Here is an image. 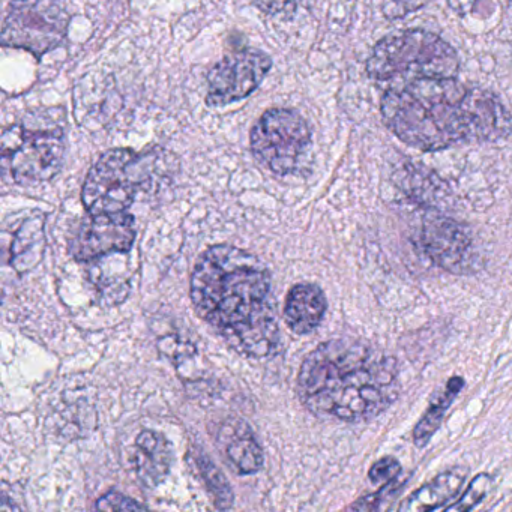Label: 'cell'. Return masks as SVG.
<instances>
[{
	"mask_svg": "<svg viewBox=\"0 0 512 512\" xmlns=\"http://www.w3.org/2000/svg\"><path fill=\"white\" fill-rule=\"evenodd\" d=\"M326 310L325 292L317 284L299 283L287 293L284 320L295 334L308 335L319 328Z\"/></svg>",
	"mask_w": 512,
	"mask_h": 512,
	"instance_id": "cell-14",
	"label": "cell"
},
{
	"mask_svg": "<svg viewBox=\"0 0 512 512\" xmlns=\"http://www.w3.org/2000/svg\"><path fill=\"white\" fill-rule=\"evenodd\" d=\"M70 13L64 0H13L2 29V46L22 49L37 59L58 49L67 35Z\"/></svg>",
	"mask_w": 512,
	"mask_h": 512,
	"instance_id": "cell-7",
	"label": "cell"
},
{
	"mask_svg": "<svg viewBox=\"0 0 512 512\" xmlns=\"http://www.w3.org/2000/svg\"><path fill=\"white\" fill-rule=\"evenodd\" d=\"M194 310L236 353L268 359L281 335L272 298V278L259 257L235 245L208 248L190 280Z\"/></svg>",
	"mask_w": 512,
	"mask_h": 512,
	"instance_id": "cell-1",
	"label": "cell"
},
{
	"mask_svg": "<svg viewBox=\"0 0 512 512\" xmlns=\"http://www.w3.org/2000/svg\"><path fill=\"white\" fill-rule=\"evenodd\" d=\"M133 463L139 481L145 487H157L166 479L172 467V445L163 434L143 430L134 445Z\"/></svg>",
	"mask_w": 512,
	"mask_h": 512,
	"instance_id": "cell-12",
	"label": "cell"
},
{
	"mask_svg": "<svg viewBox=\"0 0 512 512\" xmlns=\"http://www.w3.org/2000/svg\"><path fill=\"white\" fill-rule=\"evenodd\" d=\"M478 4V0H448L449 7L460 14V16H466V14L472 13L475 5Z\"/></svg>",
	"mask_w": 512,
	"mask_h": 512,
	"instance_id": "cell-23",
	"label": "cell"
},
{
	"mask_svg": "<svg viewBox=\"0 0 512 512\" xmlns=\"http://www.w3.org/2000/svg\"><path fill=\"white\" fill-rule=\"evenodd\" d=\"M298 395L319 418L370 421L400 397L397 361L358 338H334L317 346L302 362Z\"/></svg>",
	"mask_w": 512,
	"mask_h": 512,
	"instance_id": "cell-3",
	"label": "cell"
},
{
	"mask_svg": "<svg viewBox=\"0 0 512 512\" xmlns=\"http://www.w3.org/2000/svg\"><path fill=\"white\" fill-rule=\"evenodd\" d=\"M406 481L407 479L403 478V476H397V478L385 482V485L379 488L376 493L361 497V499L356 500V502L347 509H350V511H377V509L382 508L385 503H388L389 500L397 496L398 491L406 484Z\"/></svg>",
	"mask_w": 512,
	"mask_h": 512,
	"instance_id": "cell-19",
	"label": "cell"
},
{
	"mask_svg": "<svg viewBox=\"0 0 512 512\" xmlns=\"http://www.w3.org/2000/svg\"><path fill=\"white\" fill-rule=\"evenodd\" d=\"M299 0H256L257 7L271 16L286 14L298 5Z\"/></svg>",
	"mask_w": 512,
	"mask_h": 512,
	"instance_id": "cell-22",
	"label": "cell"
},
{
	"mask_svg": "<svg viewBox=\"0 0 512 512\" xmlns=\"http://www.w3.org/2000/svg\"><path fill=\"white\" fill-rule=\"evenodd\" d=\"M136 241L134 217L128 214L89 215L70 242V254L91 262L107 254L128 253Z\"/></svg>",
	"mask_w": 512,
	"mask_h": 512,
	"instance_id": "cell-11",
	"label": "cell"
},
{
	"mask_svg": "<svg viewBox=\"0 0 512 512\" xmlns=\"http://www.w3.org/2000/svg\"><path fill=\"white\" fill-rule=\"evenodd\" d=\"M218 442L224 457L238 475H253L265 463L263 449L251 428L242 421H227L220 428Z\"/></svg>",
	"mask_w": 512,
	"mask_h": 512,
	"instance_id": "cell-13",
	"label": "cell"
},
{
	"mask_svg": "<svg viewBox=\"0 0 512 512\" xmlns=\"http://www.w3.org/2000/svg\"><path fill=\"white\" fill-rule=\"evenodd\" d=\"M401 472H403V467H401L400 461L388 455V457L380 458L371 466L368 476L374 484H383V482L397 478L401 475Z\"/></svg>",
	"mask_w": 512,
	"mask_h": 512,
	"instance_id": "cell-21",
	"label": "cell"
},
{
	"mask_svg": "<svg viewBox=\"0 0 512 512\" xmlns=\"http://www.w3.org/2000/svg\"><path fill=\"white\" fill-rule=\"evenodd\" d=\"M386 127L406 145L436 152L464 143H494L512 131L496 95L448 79H418L389 88L380 103Z\"/></svg>",
	"mask_w": 512,
	"mask_h": 512,
	"instance_id": "cell-2",
	"label": "cell"
},
{
	"mask_svg": "<svg viewBox=\"0 0 512 512\" xmlns=\"http://www.w3.org/2000/svg\"><path fill=\"white\" fill-rule=\"evenodd\" d=\"M166 155L161 149L136 152L118 148L104 152L83 184L82 200L88 214H125L136 197L151 187Z\"/></svg>",
	"mask_w": 512,
	"mask_h": 512,
	"instance_id": "cell-4",
	"label": "cell"
},
{
	"mask_svg": "<svg viewBox=\"0 0 512 512\" xmlns=\"http://www.w3.org/2000/svg\"><path fill=\"white\" fill-rule=\"evenodd\" d=\"M467 476L469 469L463 466H455L439 473L436 478L407 496L398 506V511L421 512L445 508L461 493Z\"/></svg>",
	"mask_w": 512,
	"mask_h": 512,
	"instance_id": "cell-15",
	"label": "cell"
},
{
	"mask_svg": "<svg viewBox=\"0 0 512 512\" xmlns=\"http://www.w3.org/2000/svg\"><path fill=\"white\" fill-rule=\"evenodd\" d=\"M425 253L443 271L451 274H472L478 269L475 241L469 230L445 215H428L422 226Z\"/></svg>",
	"mask_w": 512,
	"mask_h": 512,
	"instance_id": "cell-10",
	"label": "cell"
},
{
	"mask_svg": "<svg viewBox=\"0 0 512 512\" xmlns=\"http://www.w3.org/2000/svg\"><path fill=\"white\" fill-rule=\"evenodd\" d=\"M272 59L260 50H241L218 62L208 76V107H226L253 94L266 74Z\"/></svg>",
	"mask_w": 512,
	"mask_h": 512,
	"instance_id": "cell-9",
	"label": "cell"
},
{
	"mask_svg": "<svg viewBox=\"0 0 512 512\" xmlns=\"http://www.w3.org/2000/svg\"><path fill=\"white\" fill-rule=\"evenodd\" d=\"M491 485H493V479L488 473H479L475 478L470 482L467 490L464 491L463 496L457 500L455 503H451V505H446L445 511H472L475 509V506H478L479 503L484 500V497L487 496L488 491H490Z\"/></svg>",
	"mask_w": 512,
	"mask_h": 512,
	"instance_id": "cell-18",
	"label": "cell"
},
{
	"mask_svg": "<svg viewBox=\"0 0 512 512\" xmlns=\"http://www.w3.org/2000/svg\"><path fill=\"white\" fill-rule=\"evenodd\" d=\"M64 157L65 134L61 127L13 125L2 134V167L16 184L50 181L61 172Z\"/></svg>",
	"mask_w": 512,
	"mask_h": 512,
	"instance_id": "cell-6",
	"label": "cell"
},
{
	"mask_svg": "<svg viewBox=\"0 0 512 512\" xmlns=\"http://www.w3.org/2000/svg\"><path fill=\"white\" fill-rule=\"evenodd\" d=\"M251 151L274 175L287 176L298 169L311 145L307 121L295 110L271 109L251 130Z\"/></svg>",
	"mask_w": 512,
	"mask_h": 512,
	"instance_id": "cell-8",
	"label": "cell"
},
{
	"mask_svg": "<svg viewBox=\"0 0 512 512\" xmlns=\"http://www.w3.org/2000/svg\"><path fill=\"white\" fill-rule=\"evenodd\" d=\"M367 73L376 82L448 79L460 68L457 52L439 35L406 31L376 44L367 61Z\"/></svg>",
	"mask_w": 512,
	"mask_h": 512,
	"instance_id": "cell-5",
	"label": "cell"
},
{
	"mask_svg": "<svg viewBox=\"0 0 512 512\" xmlns=\"http://www.w3.org/2000/svg\"><path fill=\"white\" fill-rule=\"evenodd\" d=\"M463 388V377L454 376L446 382L445 388L440 389L431 397L430 407H428L424 416L419 419L418 424L415 425V430H413V443L418 448H424L430 443L431 437L436 434V431L442 425L446 410L452 406Z\"/></svg>",
	"mask_w": 512,
	"mask_h": 512,
	"instance_id": "cell-16",
	"label": "cell"
},
{
	"mask_svg": "<svg viewBox=\"0 0 512 512\" xmlns=\"http://www.w3.org/2000/svg\"><path fill=\"white\" fill-rule=\"evenodd\" d=\"M199 469L202 472L203 479H205L206 487H208L209 494H211L212 500H214L215 506L218 509H229L232 508L233 491L230 487L229 481H227L224 473L212 463L211 458L202 455L199 458Z\"/></svg>",
	"mask_w": 512,
	"mask_h": 512,
	"instance_id": "cell-17",
	"label": "cell"
},
{
	"mask_svg": "<svg viewBox=\"0 0 512 512\" xmlns=\"http://www.w3.org/2000/svg\"><path fill=\"white\" fill-rule=\"evenodd\" d=\"M97 509L100 511H136V509H146L145 505L136 502L134 499L119 493V491H109L97 500Z\"/></svg>",
	"mask_w": 512,
	"mask_h": 512,
	"instance_id": "cell-20",
	"label": "cell"
}]
</instances>
